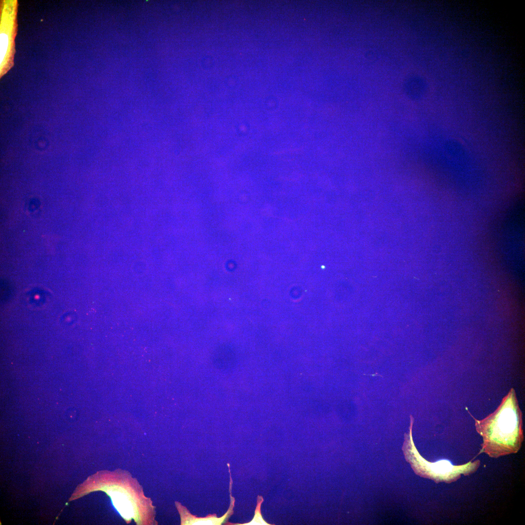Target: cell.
<instances>
[{"label": "cell", "instance_id": "obj_1", "mask_svg": "<svg viewBox=\"0 0 525 525\" xmlns=\"http://www.w3.org/2000/svg\"><path fill=\"white\" fill-rule=\"evenodd\" d=\"M473 419L483 438L481 452L497 458L519 450L524 440L522 414L513 388L493 413L481 420Z\"/></svg>", "mask_w": 525, "mask_h": 525}, {"label": "cell", "instance_id": "obj_2", "mask_svg": "<svg viewBox=\"0 0 525 525\" xmlns=\"http://www.w3.org/2000/svg\"><path fill=\"white\" fill-rule=\"evenodd\" d=\"M413 422L414 418L411 415L409 430L407 434H404L402 448L405 459L417 474L433 480L436 483H450L459 479L461 474L468 475L477 470L480 464L479 460L460 465H453L450 461L445 459L434 463L427 461L419 454L413 442L412 433Z\"/></svg>", "mask_w": 525, "mask_h": 525}, {"label": "cell", "instance_id": "obj_3", "mask_svg": "<svg viewBox=\"0 0 525 525\" xmlns=\"http://www.w3.org/2000/svg\"><path fill=\"white\" fill-rule=\"evenodd\" d=\"M231 501V503L228 510L221 518H217L215 516H209L202 518H196L191 515L187 510L184 507L180 505L179 503L176 505L181 516V524L182 525H218L224 523L227 519L233 513L232 509L234 503L233 498Z\"/></svg>", "mask_w": 525, "mask_h": 525}, {"label": "cell", "instance_id": "obj_4", "mask_svg": "<svg viewBox=\"0 0 525 525\" xmlns=\"http://www.w3.org/2000/svg\"><path fill=\"white\" fill-rule=\"evenodd\" d=\"M263 499L262 496H259L258 497L257 505L256 508L255 515L252 521L247 524H242L244 525H269L270 524L267 523L262 518L261 513V506L263 502Z\"/></svg>", "mask_w": 525, "mask_h": 525}, {"label": "cell", "instance_id": "obj_5", "mask_svg": "<svg viewBox=\"0 0 525 525\" xmlns=\"http://www.w3.org/2000/svg\"><path fill=\"white\" fill-rule=\"evenodd\" d=\"M8 46V37L5 34L0 35V61L3 60Z\"/></svg>", "mask_w": 525, "mask_h": 525}]
</instances>
